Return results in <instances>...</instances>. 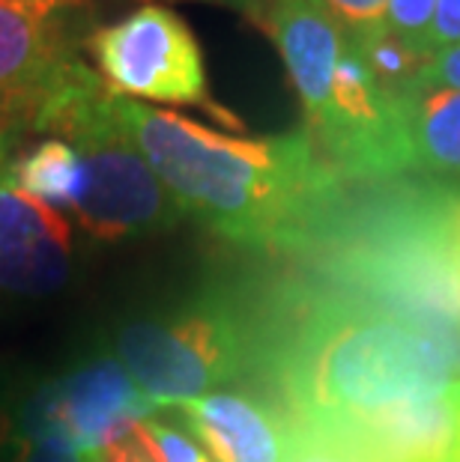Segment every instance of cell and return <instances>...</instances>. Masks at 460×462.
I'll use <instances>...</instances> for the list:
<instances>
[{
  "mask_svg": "<svg viewBox=\"0 0 460 462\" xmlns=\"http://www.w3.org/2000/svg\"><path fill=\"white\" fill-rule=\"evenodd\" d=\"M269 337L272 313L210 290L123 322L114 356L146 397L168 409L263 373Z\"/></svg>",
  "mask_w": 460,
  "mask_h": 462,
  "instance_id": "4",
  "label": "cell"
},
{
  "mask_svg": "<svg viewBox=\"0 0 460 462\" xmlns=\"http://www.w3.org/2000/svg\"><path fill=\"white\" fill-rule=\"evenodd\" d=\"M284 462H365V459L356 450H350L341 439L332 436V432L287 415V450H284Z\"/></svg>",
  "mask_w": 460,
  "mask_h": 462,
  "instance_id": "15",
  "label": "cell"
},
{
  "mask_svg": "<svg viewBox=\"0 0 460 462\" xmlns=\"http://www.w3.org/2000/svg\"><path fill=\"white\" fill-rule=\"evenodd\" d=\"M320 6L344 36H356L386 24V0H311Z\"/></svg>",
  "mask_w": 460,
  "mask_h": 462,
  "instance_id": "19",
  "label": "cell"
},
{
  "mask_svg": "<svg viewBox=\"0 0 460 462\" xmlns=\"http://www.w3.org/2000/svg\"><path fill=\"white\" fill-rule=\"evenodd\" d=\"M48 4H54V6H66V4H75V0H48Z\"/></svg>",
  "mask_w": 460,
  "mask_h": 462,
  "instance_id": "26",
  "label": "cell"
},
{
  "mask_svg": "<svg viewBox=\"0 0 460 462\" xmlns=\"http://www.w3.org/2000/svg\"><path fill=\"white\" fill-rule=\"evenodd\" d=\"M138 427H135L126 439H120L117 445H111L105 450V462H159L153 457V450L146 448V441H144Z\"/></svg>",
  "mask_w": 460,
  "mask_h": 462,
  "instance_id": "22",
  "label": "cell"
},
{
  "mask_svg": "<svg viewBox=\"0 0 460 462\" xmlns=\"http://www.w3.org/2000/svg\"><path fill=\"white\" fill-rule=\"evenodd\" d=\"M452 45H460V0H437L427 33V51L434 57L437 51Z\"/></svg>",
  "mask_w": 460,
  "mask_h": 462,
  "instance_id": "21",
  "label": "cell"
},
{
  "mask_svg": "<svg viewBox=\"0 0 460 462\" xmlns=\"http://www.w3.org/2000/svg\"><path fill=\"white\" fill-rule=\"evenodd\" d=\"M13 462H81V454L63 432L39 424V420L22 418Z\"/></svg>",
  "mask_w": 460,
  "mask_h": 462,
  "instance_id": "16",
  "label": "cell"
},
{
  "mask_svg": "<svg viewBox=\"0 0 460 462\" xmlns=\"http://www.w3.org/2000/svg\"><path fill=\"white\" fill-rule=\"evenodd\" d=\"M114 107L183 215L237 248L323 254L353 212L347 180L308 129L237 137L123 96Z\"/></svg>",
  "mask_w": 460,
  "mask_h": 462,
  "instance_id": "1",
  "label": "cell"
},
{
  "mask_svg": "<svg viewBox=\"0 0 460 462\" xmlns=\"http://www.w3.org/2000/svg\"><path fill=\"white\" fill-rule=\"evenodd\" d=\"M15 125H0V292L52 296L72 274V230L63 212L15 182Z\"/></svg>",
  "mask_w": 460,
  "mask_h": 462,
  "instance_id": "7",
  "label": "cell"
},
{
  "mask_svg": "<svg viewBox=\"0 0 460 462\" xmlns=\"http://www.w3.org/2000/svg\"><path fill=\"white\" fill-rule=\"evenodd\" d=\"M430 90H460V45L443 48L422 66L416 75V84L409 93H430Z\"/></svg>",
  "mask_w": 460,
  "mask_h": 462,
  "instance_id": "20",
  "label": "cell"
},
{
  "mask_svg": "<svg viewBox=\"0 0 460 462\" xmlns=\"http://www.w3.org/2000/svg\"><path fill=\"white\" fill-rule=\"evenodd\" d=\"M361 54V60L374 72V78L386 87L391 96H407L413 90L416 75L422 72L427 63L425 54H418L416 48H409L404 39H398L386 24L374 27V31L347 36Z\"/></svg>",
  "mask_w": 460,
  "mask_h": 462,
  "instance_id": "14",
  "label": "cell"
},
{
  "mask_svg": "<svg viewBox=\"0 0 460 462\" xmlns=\"http://www.w3.org/2000/svg\"><path fill=\"white\" fill-rule=\"evenodd\" d=\"M434 9L437 0H386V27L418 54H425L427 60V33L430 22H434Z\"/></svg>",
  "mask_w": 460,
  "mask_h": 462,
  "instance_id": "18",
  "label": "cell"
},
{
  "mask_svg": "<svg viewBox=\"0 0 460 462\" xmlns=\"http://www.w3.org/2000/svg\"><path fill=\"white\" fill-rule=\"evenodd\" d=\"M155 415H162V406L135 385L117 356H96L78 364L61 379L48 382L24 409V418L63 432L78 454L108 450L141 420Z\"/></svg>",
  "mask_w": 460,
  "mask_h": 462,
  "instance_id": "6",
  "label": "cell"
},
{
  "mask_svg": "<svg viewBox=\"0 0 460 462\" xmlns=\"http://www.w3.org/2000/svg\"><path fill=\"white\" fill-rule=\"evenodd\" d=\"M452 462H460V445H457V450H455V457H452Z\"/></svg>",
  "mask_w": 460,
  "mask_h": 462,
  "instance_id": "27",
  "label": "cell"
},
{
  "mask_svg": "<svg viewBox=\"0 0 460 462\" xmlns=\"http://www.w3.org/2000/svg\"><path fill=\"white\" fill-rule=\"evenodd\" d=\"M162 415L177 420L212 462H284L287 415L246 391H212L174 402Z\"/></svg>",
  "mask_w": 460,
  "mask_h": 462,
  "instance_id": "10",
  "label": "cell"
},
{
  "mask_svg": "<svg viewBox=\"0 0 460 462\" xmlns=\"http://www.w3.org/2000/svg\"><path fill=\"white\" fill-rule=\"evenodd\" d=\"M407 171L460 180V90L400 96Z\"/></svg>",
  "mask_w": 460,
  "mask_h": 462,
  "instance_id": "12",
  "label": "cell"
},
{
  "mask_svg": "<svg viewBox=\"0 0 460 462\" xmlns=\"http://www.w3.org/2000/svg\"><path fill=\"white\" fill-rule=\"evenodd\" d=\"M332 436L365 462H452L460 445V382L400 400Z\"/></svg>",
  "mask_w": 460,
  "mask_h": 462,
  "instance_id": "9",
  "label": "cell"
},
{
  "mask_svg": "<svg viewBox=\"0 0 460 462\" xmlns=\"http://www.w3.org/2000/svg\"><path fill=\"white\" fill-rule=\"evenodd\" d=\"M117 96L84 60L36 107L27 132L63 137L81 159L84 185L72 215L96 239L168 233L185 218L117 116Z\"/></svg>",
  "mask_w": 460,
  "mask_h": 462,
  "instance_id": "3",
  "label": "cell"
},
{
  "mask_svg": "<svg viewBox=\"0 0 460 462\" xmlns=\"http://www.w3.org/2000/svg\"><path fill=\"white\" fill-rule=\"evenodd\" d=\"M48 0H0V125L27 132L45 96L81 60L52 22Z\"/></svg>",
  "mask_w": 460,
  "mask_h": 462,
  "instance_id": "8",
  "label": "cell"
},
{
  "mask_svg": "<svg viewBox=\"0 0 460 462\" xmlns=\"http://www.w3.org/2000/svg\"><path fill=\"white\" fill-rule=\"evenodd\" d=\"M105 87L132 102L212 107L198 36L171 6L146 4L87 39Z\"/></svg>",
  "mask_w": 460,
  "mask_h": 462,
  "instance_id": "5",
  "label": "cell"
},
{
  "mask_svg": "<svg viewBox=\"0 0 460 462\" xmlns=\"http://www.w3.org/2000/svg\"><path fill=\"white\" fill-rule=\"evenodd\" d=\"M260 24L278 48L311 129L329 105L344 31L311 0H272Z\"/></svg>",
  "mask_w": 460,
  "mask_h": 462,
  "instance_id": "11",
  "label": "cell"
},
{
  "mask_svg": "<svg viewBox=\"0 0 460 462\" xmlns=\"http://www.w3.org/2000/svg\"><path fill=\"white\" fill-rule=\"evenodd\" d=\"M210 4H224V6H230V9H239V13H246L249 18H254V22L260 24L272 0H210Z\"/></svg>",
  "mask_w": 460,
  "mask_h": 462,
  "instance_id": "24",
  "label": "cell"
},
{
  "mask_svg": "<svg viewBox=\"0 0 460 462\" xmlns=\"http://www.w3.org/2000/svg\"><path fill=\"white\" fill-rule=\"evenodd\" d=\"M446 233L448 245H452L455 263L460 269V185H448V198H446Z\"/></svg>",
  "mask_w": 460,
  "mask_h": 462,
  "instance_id": "23",
  "label": "cell"
},
{
  "mask_svg": "<svg viewBox=\"0 0 460 462\" xmlns=\"http://www.w3.org/2000/svg\"><path fill=\"white\" fill-rule=\"evenodd\" d=\"M15 182L31 194L33 200L52 206V209H75L81 198L84 171L75 146L63 137H45L33 143L31 150L15 155Z\"/></svg>",
  "mask_w": 460,
  "mask_h": 462,
  "instance_id": "13",
  "label": "cell"
},
{
  "mask_svg": "<svg viewBox=\"0 0 460 462\" xmlns=\"http://www.w3.org/2000/svg\"><path fill=\"white\" fill-rule=\"evenodd\" d=\"M141 436L146 448L153 450V457L159 462H212L198 441L185 432L177 420L171 418H146L141 420Z\"/></svg>",
  "mask_w": 460,
  "mask_h": 462,
  "instance_id": "17",
  "label": "cell"
},
{
  "mask_svg": "<svg viewBox=\"0 0 460 462\" xmlns=\"http://www.w3.org/2000/svg\"><path fill=\"white\" fill-rule=\"evenodd\" d=\"M263 376L290 418L338 432L460 382V331L332 287L272 313Z\"/></svg>",
  "mask_w": 460,
  "mask_h": 462,
  "instance_id": "2",
  "label": "cell"
},
{
  "mask_svg": "<svg viewBox=\"0 0 460 462\" xmlns=\"http://www.w3.org/2000/svg\"><path fill=\"white\" fill-rule=\"evenodd\" d=\"M81 462H105V450H87L81 454Z\"/></svg>",
  "mask_w": 460,
  "mask_h": 462,
  "instance_id": "25",
  "label": "cell"
}]
</instances>
